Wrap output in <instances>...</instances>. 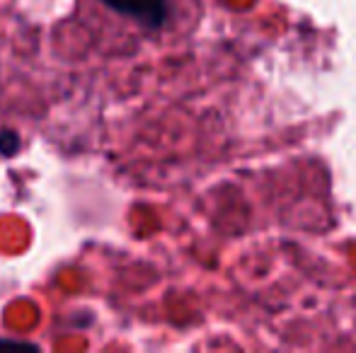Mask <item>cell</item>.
<instances>
[{
  "label": "cell",
  "mask_w": 356,
  "mask_h": 353,
  "mask_svg": "<svg viewBox=\"0 0 356 353\" xmlns=\"http://www.w3.org/2000/svg\"><path fill=\"white\" fill-rule=\"evenodd\" d=\"M80 15L109 51H138L192 32L202 0H80Z\"/></svg>",
  "instance_id": "1"
},
{
  "label": "cell",
  "mask_w": 356,
  "mask_h": 353,
  "mask_svg": "<svg viewBox=\"0 0 356 353\" xmlns=\"http://www.w3.org/2000/svg\"><path fill=\"white\" fill-rule=\"evenodd\" d=\"M19 150V138L15 131H0V155L10 157Z\"/></svg>",
  "instance_id": "2"
},
{
  "label": "cell",
  "mask_w": 356,
  "mask_h": 353,
  "mask_svg": "<svg viewBox=\"0 0 356 353\" xmlns=\"http://www.w3.org/2000/svg\"><path fill=\"white\" fill-rule=\"evenodd\" d=\"M5 346H10V349H37L34 344H19V341H0V349H5Z\"/></svg>",
  "instance_id": "3"
}]
</instances>
